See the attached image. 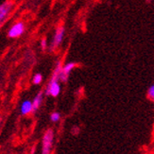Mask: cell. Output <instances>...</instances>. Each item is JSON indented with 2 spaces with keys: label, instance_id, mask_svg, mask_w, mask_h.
<instances>
[{
  "label": "cell",
  "instance_id": "obj_3",
  "mask_svg": "<svg viewBox=\"0 0 154 154\" xmlns=\"http://www.w3.org/2000/svg\"><path fill=\"white\" fill-rule=\"evenodd\" d=\"M13 7H14V1L13 0H8V1H6L0 5V26L9 17Z\"/></svg>",
  "mask_w": 154,
  "mask_h": 154
},
{
  "label": "cell",
  "instance_id": "obj_5",
  "mask_svg": "<svg viewBox=\"0 0 154 154\" xmlns=\"http://www.w3.org/2000/svg\"><path fill=\"white\" fill-rule=\"evenodd\" d=\"M64 33H65L64 26H59L58 28L56 29L54 36H53L50 50H54V49L58 48L59 46L61 45V44L63 43V37H64Z\"/></svg>",
  "mask_w": 154,
  "mask_h": 154
},
{
  "label": "cell",
  "instance_id": "obj_9",
  "mask_svg": "<svg viewBox=\"0 0 154 154\" xmlns=\"http://www.w3.org/2000/svg\"><path fill=\"white\" fill-rule=\"evenodd\" d=\"M43 82V76L42 74H40V73H37L34 76H33V79H32V82L34 85H39L41 84Z\"/></svg>",
  "mask_w": 154,
  "mask_h": 154
},
{
  "label": "cell",
  "instance_id": "obj_8",
  "mask_svg": "<svg viewBox=\"0 0 154 154\" xmlns=\"http://www.w3.org/2000/svg\"><path fill=\"white\" fill-rule=\"evenodd\" d=\"M44 95L45 93L43 91H40L37 93V95L34 97L32 100V105H33V112H36L40 109L42 103H43V99H44Z\"/></svg>",
  "mask_w": 154,
  "mask_h": 154
},
{
  "label": "cell",
  "instance_id": "obj_1",
  "mask_svg": "<svg viewBox=\"0 0 154 154\" xmlns=\"http://www.w3.org/2000/svg\"><path fill=\"white\" fill-rule=\"evenodd\" d=\"M63 68V65L61 61H59L56 64V67L53 71L52 77L49 80V82L48 84L45 91V96H50L53 97H57L60 93H61V85H60V72H61Z\"/></svg>",
  "mask_w": 154,
  "mask_h": 154
},
{
  "label": "cell",
  "instance_id": "obj_13",
  "mask_svg": "<svg viewBox=\"0 0 154 154\" xmlns=\"http://www.w3.org/2000/svg\"><path fill=\"white\" fill-rule=\"evenodd\" d=\"M1 122H2V118H1V116H0V124H1Z\"/></svg>",
  "mask_w": 154,
  "mask_h": 154
},
{
  "label": "cell",
  "instance_id": "obj_11",
  "mask_svg": "<svg viewBox=\"0 0 154 154\" xmlns=\"http://www.w3.org/2000/svg\"><path fill=\"white\" fill-rule=\"evenodd\" d=\"M148 97L154 102V84L151 85L148 90Z\"/></svg>",
  "mask_w": 154,
  "mask_h": 154
},
{
  "label": "cell",
  "instance_id": "obj_6",
  "mask_svg": "<svg viewBox=\"0 0 154 154\" xmlns=\"http://www.w3.org/2000/svg\"><path fill=\"white\" fill-rule=\"evenodd\" d=\"M77 66H78V63H76L74 62H70V63H65L64 65H63V68H62L61 72H60V76H59L60 82H67L69 74L71 73V71L73 69H75Z\"/></svg>",
  "mask_w": 154,
  "mask_h": 154
},
{
  "label": "cell",
  "instance_id": "obj_14",
  "mask_svg": "<svg viewBox=\"0 0 154 154\" xmlns=\"http://www.w3.org/2000/svg\"><path fill=\"white\" fill-rule=\"evenodd\" d=\"M146 2H148V3H149V2H150V0H148V1H146Z\"/></svg>",
  "mask_w": 154,
  "mask_h": 154
},
{
  "label": "cell",
  "instance_id": "obj_7",
  "mask_svg": "<svg viewBox=\"0 0 154 154\" xmlns=\"http://www.w3.org/2000/svg\"><path fill=\"white\" fill-rule=\"evenodd\" d=\"M20 112H21L22 116H28L29 113L33 112L32 101H30L29 99L24 100L21 103V106H20Z\"/></svg>",
  "mask_w": 154,
  "mask_h": 154
},
{
  "label": "cell",
  "instance_id": "obj_12",
  "mask_svg": "<svg viewBox=\"0 0 154 154\" xmlns=\"http://www.w3.org/2000/svg\"><path fill=\"white\" fill-rule=\"evenodd\" d=\"M41 48L43 50H45L46 48H48V40H46L45 38H43L41 40Z\"/></svg>",
  "mask_w": 154,
  "mask_h": 154
},
{
  "label": "cell",
  "instance_id": "obj_2",
  "mask_svg": "<svg viewBox=\"0 0 154 154\" xmlns=\"http://www.w3.org/2000/svg\"><path fill=\"white\" fill-rule=\"evenodd\" d=\"M53 142H54V131L52 129L46 130L42 140V153L49 154L51 153L53 148Z\"/></svg>",
  "mask_w": 154,
  "mask_h": 154
},
{
  "label": "cell",
  "instance_id": "obj_4",
  "mask_svg": "<svg viewBox=\"0 0 154 154\" xmlns=\"http://www.w3.org/2000/svg\"><path fill=\"white\" fill-rule=\"evenodd\" d=\"M25 29H26L25 23L23 21H18L11 26V29L8 31V37L11 39L18 38L24 34Z\"/></svg>",
  "mask_w": 154,
  "mask_h": 154
},
{
  "label": "cell",
  "instance_id": "obj_10",
  "mask_svg": "<svg viewBox=\"0 0 154 154\" xmlns=\"http://www.w3.org/2000/svg\"><path fill=\"white\" fill-rule=\"evenodd\" d=\"M50 120L53 123H57L61 120V113L58 112H53L50 115Z\"/></svg>",
  "mask_w": 154,
  "mask_h": 154
}]
</instances>
